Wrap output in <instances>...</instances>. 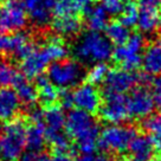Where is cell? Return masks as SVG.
I'll list each match as a JSON object with an SVG mask.
<instances>
[{
    "mask_svg": "<svg viewBox=\"0 0 161 161\" xmlns=\"http://www.w3.org/2000/svg\"><path fill=\"white\" fill-rule=\"evenodd\" d=\"M8 47V36L0 33V52H7Z\"/></svg>",
    "mask_w": 161,
    "mask_h": 161,
    "instance_id": "cell-38",
    "label": "cell"
},
{
    "mask_svg": "<svg viewBox=\"0 0 161 161\" xmlns=\"http://www.w3.org/2000/svg\"><path fill=\"white\" fill-rule=\"evenodd\" d=\"M98 109L101 111L102 119L110 125L123 123L129 119L125 94L106 92L104 102L103 104H101Z\"/></svg>",
    "mask_w": 161,
    "mask_h": 161,
    "instance_id": "cell-10",
    "label": "cell"
},
{
    "mask_svg": "<svg viewBox=\"0 0 161 161\" xmlns=\"http://www.w3.org/2000/svg\"><path fill=\"white\" fill-rule=\"evenodd\" d=\"M92 4V0H56L52 13L56 15L77 14L86 11Z\"/></svg>",
    "mask_w": 161,
    "mask_h": 161,
    "instance_id": "cell-23",
    "label": "cell"
},
{
    "mask_svg": "<svg viewBox=\"0 0 161 161\" xmlns=\"http://www.w3.org/2000/svg\"><path fill=\"white\" fill-rule=\"evenodd\" d=\"M19 107L20 101L15 91L7 86H0V122L14 119Z\"/></svg>",
    "mask_w": 161,
    "mask_h": 161,
    "instance_id": "cell-14",
    "label": "cell"
},
{
    "mask_svg": "<svg viewBox=\"0 0 161 161\" xmlns=\"http://www.w3.org/2000/svg\"><path fill=\"white\" fill-rule=\"evenodd\" d=\"M141 64L148 75L161 76V45L153 44L143 50Z\"/></svg>",
    "mask_w": 161,
    "mask_h": 161,
    "instance_id": "cell-19",
    "label": "cell"
},
{
    "mask_svg": "<svg viewBox=\"0 0 161 161\" xmlns=\"http://www.w3.org/2000/svg\"><path fill=\"white\" fill-rule=\"evenodd\" d=\"M56 0H24L23 5L31 20L38 26H44L50 21Z\"/></svg>",
    "mask_w": 161,
    "mask_h": 161,
    "instance_id": "cell-13",
    "label": "cell"
},
{
    "mask_svg": "<svg viewBox=\"0 0 161 161\" xmlns=\"http://www.w3.org/2000/svg\"><path fill=\"white\" fill-rule=\"evenodd\" d=\"M126 106L129 119H146L155 108L152 94L146 88H133L126 97Z\"/></svg>",
    "mask_w": 161,
    "mask_h": 161,
    "instance_id": "cell-9",
    "label": "cell"
},
{
    "mask_svg": "<svg viewBox=\"0 0 161 161\" xmlns=\"http://www.w3.org/2000/svg\"><path fill=\"white\" fill-rule=\"evenodd\" d=\"M115 161H123V160H115Z\"/></svg>",
    "mask_w": 161,
    "mask_h": 161,
    "instance_id": "cell-43",
    "label": "cell"
},
{
    "mask_svg": "<svg viewBox=\"0 0 161 161\" xmlns=\"http://www.w3.org/2000/svg\"><path fill=\"white\" fill-rule=\"evenodd\" d=\"M141 6H158L161 0H139Z\"/></svg>",
    "mask_w": 161,
    "mask_h": 161,
    "instance_id": "cell-40",
    "label": "cell"
},
{
    "mask_svg": "<svg viewBox=\"0 0 161 161\" xmlns=\"http://www.w3.org/2000/svg\"><path fill=\"white\" fill-rule=\"evenodd\" d=\"M140 80V76L134 74V70L127 69H114L107 72L104 80L102 82L106 92L126 94L135 88Z\"/></svg>",
    "mask_w": 161,
    "mask_h": 161,
    "instance_id": "cell-11",
    "label": "cell"
},
{
    "mask_svg": "<svg viewBox=\"0 0 161 161\" xmlns=\"http://www.w3.org/2000/svg\"><path fill=\"white\" fill-rule=\"evenodd\" d=\"M106 36L111 44L121 45L130 36L129 27L125 26L121 21H113L106 26Z\"/></svg>",
    "mask_w": 161,
    "mask_h": 161,
    "instance_id": "cell-27",
    "label": "cell"
},
{
    "mask_svg": "<svg viewBox=\"0 0 161 161\" xmlns=\"http://www.w3.org/2000/svg\"><path fill=\"white\" fill-rule=\"evenodd\" d=\"M136 135V130L130 126L123 125H109L100 131L97 146L102 149L111 153H123L128 149V146Z\"/></svg>",
    "mask_w": 161,
    "mask_h": 161,
    "instance_id": "cell-6",
    "label": "cell"
},
{
    "mask_svg": "<svg viewBox=\"0 0 161 161\" xmlns=\"http://www.w3.org/2000/svg\"><path fill=\"white\" fill-rule=\"evenodd\" d=\"M25 122L12 119L0 126V158L4 161H17L25 147Z\"/></svg>",
    "mask_w": 161,
    "mask_h": 161,
    "instance_id": "cell-4",
    "label": "cell"
},
{
    "mask_svg": "<svg viewBox=\"0 0 161 161\" xmlns=\"http://www.w3.org/2000/svg\"><path fill=\"white\" fill-rule=\"evenodd\" d=\"M137 14H139L137 6L130 0H127L125 8L121 13V23L127 27H133V26L136 25Z\"/></svg>",
    "mask_w": 161,
    "mask_h": 161,
    "instance_id": "cell-30",
    "label": "cell"
},
{
    "mask_svg": "<svg viewBox=\"0 0 161 161\" xmlns=\"http://www.w3.org/2000/svg\"><path fill=\"white\" fill-rule=\"evenodd\" d=\"M53 161H74L68 152H55V155L52 156Z\"/></svg>",
    "mask_w": 161,
    "mask_h": 161,
    "instance_id": "cell-37",
    "label": "cell"
},
{
    "mask_svg": "<svg viewBox=\"0 0 161 161\" xmlns=\"http://www.w3.org/2000/svg\"><path fill=\"white\" fill-rule=\"evenodd\" d=\"M84 77L83 68L78 62L59 59L52 62L47 69V78L57 88L69 89L80 83Z\"/></svg>",
    "mask_w": 161,
    "mask_h": 161,
    "instance_id": "cell-5",
    "label": "cell"
},
{
    "mask_svg": "<svg viewBox=\"0 0 161 161\" xmlns=\"http://www.w3.org/2000/svg\"><path fill=\"white\" fill-rule=\"evenodd\" d=\"M68 49L58 38H50L42 49H35L30 55L21 59V72L27 78L42 75L52 62L65 58Z\"/></svg>",
    "mask_w": 161,
    "mask_h": 161,
    "instance_id": "cell-3",
    "label": "cell"
},
{
    "mask_svg": "<svg viewBox=\"0 0 161 161\" xmlns=\"http://www.w3.org/2000/svg\"><path fill=\"white\" fill-rule=\"evenodd\" d=\"M29 119L32 123H43L44 122V111L40 108H32L29 111Z\"/></svg>",
    "mask_w": 161,
    "mask_h": 161,
    "instance_id": "cell-35",
    "label": "cell"
},
{
    "mask_svg": "<svg viewBox=\"0 0 161 161\" xmlns=\"http://www.w3.org/2000/svg\"><path fill=\"white\" fill-rule=\"evenodd\" d=\"M33 161H53L52 156H49L47 154H40L38 156H35Z\"/></svg>",
    "mask_w": 161,
    "mask_h": 161,
    "instance_id": "cell-41",
    "label": "cell"
},
{
    "mask_svg": "<svg viewBox=\"0 0 161 161\" xmlns=\"http://www.w3.org/2000/svg\"><path fill=\"white\" fill-rule=\"evenodd\" d=\"M3 1H7V0H0V3H3Z\"/></svg>",
    "mask_w": 161,
    "mask_h": 161,
    "instance_id": "cell-42",
    "label": "cell"
},
{
    "mask_svg": "<svg viewBox=\"0 0 161 161\" xmlns=\"http://www.w3.org/2000/svg\"><path fill=\"white\" fill-rule=\"evenodd\" d=\"M36 49L33 42L30 39L29 35L24 32H18L13 36H8V47L7 53L13 55L15 58L23 59L30 55Z\"/></svg>",
    "mask_w": 161,
    "mask_h": 161,
    "instance_id": "cell-17",
    "label": "cell"
},
{
    "mask_svg": "<svg viewBox=\"0 0 161 161\" xmlns=\"http://www.w3.org/2000/svg\"><path fill=\"white\" fill-rule=\"evenodd\" d=\"M46 143L45 127L43 123H32L25 131V146L30 152L39 153Z\"/></svg>",
    "mask_w": 161,
    "mask_h": 161,
    "instance_id": "cell-21",
    "label": "cell"
},
{
    "mask_svg": "<svg viewBox=\"0 0 161 161\" xmlns=\"http://www.w3.org/2000/svg\"><path fill=\"white\" fill-rule=\"evenodd\" d=\"M72 104L76 109L95 113L101 106V95L97 88L91 83H83L71 92Z\"/></svg>",
    "mask_w": 161,
    "mask_h": 161,
    "instance_id": "cell-12",
    "label": "cell"
},
{
    "mask_svg": "<svg viewBox=\"0 0 161 161\" xmlns=\"http://www.w3.org/2000/svg\"><path fill=\"white\" fill-rule=\"evenodd\" d=\"M59 98L62 102V106L65 109H71L74 104H72V97H71V92L69 91H64L63 94H59Z\"/></svg>",
    "mask_w": 161,
    "mask_h": 161,
    "instance_id": "cell-36",
    "label": "cell"
},
{
    "mask_svg": "<svg viewBox=\"0 0 161 161\" xmlns=\"http://www.w3.org/2000/svg\"><path fill=\"white\" fill-rule=\"evenodd\" d=\"M160 23L161 18L158 6H141V8H139L136 25L141 32L151 35L158 30Z\"/></svg>",
    "mask_w": 161,
    "mask_h": 161,
    "instance_id": "cell-16",
    "label": "cell"
},
{
    "mask_svg": "<svg viewBox=\"0 0 161 161\" xmlns=\"http://www.w3.org/2000/svg\"><path fill=\"white\" fill-rule=\"evenodd\" d=\"M127 0H100V5L106 11L108 15H121L125 8Z\"/></svg>",
    "mask_w": 161,
    "mask_h": 161,
    "instance_id": "cell-32",
    "label": "cell"
},
{
    "mask_svg": "<svg viewBox=\"0 0 161 161\" xmlns=\"http://www.w3.org/2000/svg\"><path fill=\"white\" fill-rule=\"evenodd\" d=\"M35 153L33 152H26V153H21L20 156L18 158V161H33L35 159Z\"/></svg>",
    "mask_w": 161,
    "mask_h": 161,
    "instance_id": "cell-39",
    "label": "cell"
},
{
    "mask_svg": "<svg viewBox=\"0 0 161 161\" xmlns=\"http://www.w3.org/2000/svg\"><path fill=\"white\" fill-rule=\"evenodd\" d=\"M12 86L15 88L14 91L19 101L23 102L25 106L32 107L36 103V101L38 100L37 88L33 84H31L30 82L26 80L25 76H23L21 74H18Z\"/></svg>",
    "mask_w": 161,
    "mask_h": 161,
    "instance_id": "cell-18",
    "label": "cell"
},
{
    "mask_svg": "<svg viewBox=\"0 0 161 161\" xmlns=\"http://www.w3.org/2000/svg\"><path fill=\"white\" fill-rule=\"evenodd\" d=\"M44 122L46 123V130L63 131L65 126V115L59 107L53 104L44 111Z\"/></svg>",
    "mask_w": 161,
    "mask_h": 161,
    "instance_id": "cell-25",
    "label": "cell"
},
{
    "mask_svg": "<svg viewBox=\"0 0 161 161\" xmlns=\"http://www.w3.org/2000/svg\"><path fill=\"white\" fill-rule=\"evenodd\" d=\"M113 44L101 31H86L80 36L72 47V52L83 64L94 65L107 63L113 57Z\"/></svg>",
    "mask_w": 161,
    "mask_h": 161,
    "instance_id": "cell-2",
    "label": "cell"
},
{
    "mask_svg": "<svg viewBox=\"0 0 161 161\" xmlns=\"http://www.w3.org/2000/svg\"><path fill=\"white\" fill-rule=\"evenodd\" d=\"M107 72H108V69H107L106 63H98V64H94L92 68L90 69V71L88 72V80H89V83L91 84H100L104 80V77H106Z\"/></svg>",
    "mask_w": 161,
    "mask_h": 161,
    "instance_id": "cell-31",
    "label": "cell"
},
{
    "mask_svg": "<svg viewBox=\"0 0 161 161\" xmlns=\"http://www.w3.org/2000/svg\"><path fill=\"white\" fill-rule=\"evenodd\" d=\"M86 20L89 29L92 31H102L108 25V13L102 8V6L90 5L86 10Z\"/></svg>",
    "mask_w": 161,
    "mask_h": 161,
    "instance_id": "cell-24",
    "label": "cell"
},
{
    "mask_svg": "<svg viewBox=\"0 0 161 161\" xmlns=\"http://www.w3.org/2000/svg\"><path fill=\"white\" fill-rule=\"evenodd\" d=\"M45 139L53 147L55 152H68L69 151V139L63 131H50L45 129Z\"/></svg>",
    "mask_w": 161,
    "mask_h": 161,
    "instance_id": "cell-29",
    "label": "cell"
},
{
    "mask_svg": "<svg viewBox=\"0 0 161 161\" xmlns=\"http://www.w3.org/2000/svg\"><path fill=\"white\" fill-rule=\"evenodd\" d=\"M36 84H37L38 98L44 106H53L58 101V98H59L58 88L55 84H52L46 76H37L36 77Z\"/></svg>",
    "mask_w": 161,
    "mask_h": 161,
    "instance_id": "cell-20",
    "label": "cell"
},
{
    "mask_svg": "<svg viewBox=\"0 0 161 161\" xmlns=\"http://www.w3.org/2000/svg\"><path fill=\"white\" fill-rule=\"evenodd\" d=\"M27 23L26 10L19 0H7L0 8V33H11L24 29Z\"/></svg>",
    "mask_w": 161,
    "mask_h": 161,
    "instance_id": "cell-8",
    "label": "cell"
},
{
    "mask_svg": "<svg viewBox=\"0 0 161 161\" xmlns=\"http://www.w3.org/2000/svg\"><path fill=\"white\" fill-rule=\"evenodd\" d=\"M127 151H129L130 153L129 161H152L154 146L148 135L136 134L130 141Z\"/></svg>",
    "mask_w": 161,
    "mask_h": 161,
    "instance_id": "cell-15",
    "label": "cell"
},
{
    "mask_svg": "<svg viewBox=\"0 0 161 161\" xmlns=\"http://www.w3.org/2000/svg\"><path fill=\"white\" fill-rule=\"evenodd\" d=\"M143 50L145 38L139 33H134L129 36L123 44L117 45L113 51V57L123 69L134 70L141 64Z\"/></svg>",
    "mask_w": 161,
    "mask_h": 161,
    "instance_id": "cell-7",
    "label": "cell"
},
{
    "mask_svg": "<svg viewBox=\"0 0 161 161\" xmlns=\"http://www.w3.org/2000/svg\"><path fill=\"white\" fill-rule=\"evenodd\" d=\"M19 72L10 60L5 57H0V86H12Z\"/></svg>",
    "mask_w": 161,
    "mask_h": 161,
    "instance_id": "cell-28",
    "label": "cell"
},
{
    "mask_svg": "<svg viewBox=\"0 0 161 161\" xmlns=\"http://www.w3.org/2000/svg\"><path fill=\"white\" fill-rule=\"evenodd\" d=\"M53 30L62 36H74L80 29V21L76 14L56 15V19L52 23Z\"/></svg>",
    "mask_w": 161,
    "mask_h": 161,
    "instance_id": "cell-22",
    "label": "cell"
},
{
    "mask_svg": "<svg viewBox=\"0 0 161 161\" xmlns=\"http://www.w3.org/2000/svg\"><path fill=\"white\" fill-rule=\"evenodd\" d=\"M143 126L148 133V137L151 139L154 149L161 152V114L146 117Z\"/></svg>",
    "mask_w": 161,
    "mask_h": 161,
    "instance_id": "cell-26",
    "label": "cell"
},
{
    "mask_svg": "<svg viewBox=\"0 0 161 161\" xmlns=\"http://www.w3.org/2000/svg\"><path fill=\"white\" fill-rule=\"evenodd\" d=\"M152 97L154 100L155 106H159L161 108V76H158L152 86Z\"/></svg>",
    "mask_w": 161,
    "mask_h": 161,
    "instance_id": "cell-33",
    "label": "cell"
},
{
    "mask_svg": "<svg viewBox=\"0 0 161 161\" xmlns=\"http://www.w3.org/2000/svg\"><path fill=\"white\" fill-rule=\"evenodd\" d=\"M66 134L75 140L82 153L95 152L100 136V126L91 113L80 109L71 110L65 116Z\"/></svg>",
    "mask_w": 161,
    "mask_h": 161,
    "instance_id": "cell-1",
    "label": "cell"
},
{
    "mask_svg": "<svg viewBox=\"0 0 161 161\" xmlns=\"http://www.w3.org/2000/svg\"><path fill=\"white\" fill-rule=\"evenodd\" d=\"M77 161H109L104 154L101 153H82V155L78 156Z\"/></svg>",
    "mask_w": 161,
    "mask_h": 161,
    "instance_id": "cell-34",
    "label": "cell"
}]
</instances>
